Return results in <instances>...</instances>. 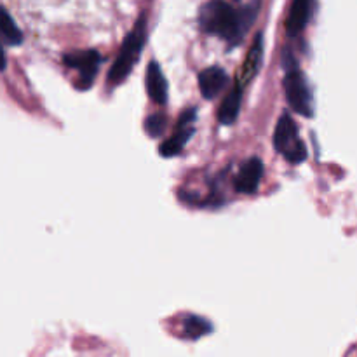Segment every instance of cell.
Returning a JSON list of instances; mask_svg holds the SVG:
<instances>
[{
    "mask_svg": "<svg viewBox=\"0 0 357 357\" xmlns=\"http://www.w3.org/2000/svg\"><path fill=\"white\" fill-rule=\"evenodd\" d=\"M0 35L6 45H20L23 42V31L3 6L0 7Z\"/></svg>",
    "mask_w": 357,
    "mask_h": 357,
    "instance_id": "cell-14",
    "label": "cell"
},
{
    "mask_svg": "<svg viewBox=\"0 0 357 357\" xmlns=\"http://www.w3.org/2000/svg\"><path fill=\"white\" fill-rule=\"evenodd\" d=\"M282 84H284L286 100L293 112L303 115V117H314L316 101H314L312 87H310L307 77L300 72L298 66L286 72Z\"/></svg>",
    "mask_w": 357,
    "mask_h": 357,
    "instance_id": "cell-4",
    "label": "cell"
},
{
    "mask_svg": "<svg viewBox=\"0 0 357 357\" xmlns=\"http://www.w3.org/2000/svg\"><path fill=\"white\" fill-rule=\"evenodd\" d=\"M314 3L309 0H296L289 7V14L286 17V33L289 37H296L300 31L305 28V24L309 23L310 14H312Z\"/></svg>",
    "mask_w": 357,
    "mask_h": 357,
    "instance_id": "cell-11",
    "label": "cell"
},
{
    "mask_svg": "<svg viewBox=\"0 0 357 357\" xmlns=\"http://www.w3.org/2000/svg\"><path fill=\"white\" fill-rule=\"evenodd\" d=\"M146 93L149 98L157 105H166L167 103V80L164 77L162 70H160L159 61L152 59L146 66Z\"/></svg>",
    "mask_w": 357,
    "mask_h": 357,
    "instance_id": "cell-10",
    "label": "cell"
},
{
    "mask_svg": "<svg viewBox=\"0 0 357 357\" xmlns=\"http://www.w3.org/2000/svg\"><path fill=\"white\" fill-rule=\"evenodd\" d=\"M195 119H197V108H187V110L180 115L176 129H174L173 135H171L166 142L160 143L159 146L160 155L162 157L180 155L181 150L185 149L188 139H190L192 135L195 132V128H194Z\"/></svg>",
    "mask_w": 357,
    "mask_h": 357,
    "instance_id": "cell-6",
    "label": "cell"
},
{
    "mask_svg": "<svg viewBox=\"0 0 357 357\" xmlns=\"http://www.w3.org/2000/svg\"><path fill=\"white\" fill-rule=\"evenodd\" d=\"M261 56H264V33L258 31V33L255 35L253 45H251L250 52H248L246 59H244L243 66H241L239 73H237V87L244 89V87L255 79V75H257L258 70H260Z\"/></svg>",
    "mask_w": 357,
    "mask_h": 357,
    "instance_id": "cell-8",
    "label": "cell"
},
{
    "mask_svg": "<svg viewBox=\"0 0 357 357\" xmlns=\"http://www.w3.org/2000/svg\"><path fill=\"white\" fill-rule=\"evenodd\" d=\"M230 77L220 66H209L199 73V89L206 100H215L229 86Z\"/></svg>",
    "mask_w": 357,
    "mask_h": 357,
    "instance_id": "cell-9",
    "label": "cell"
},
{
    "mask_svg": "<svg viewBox=\"0 0 357 357\" xmlns=\"http://www.w3.org/2000/svg\"><path fill=\"white\" fill-rule=\"evenodd\" d=\"M143 128H145L146 135L152 136V138H159V136H162L164 131H166V128H167L166 114H162V112L150 114L149 117L145 119V124H143Z\"/></svg>",
    "mask_w": 357,
    "mask_h": 357,
    "instance_id": "cell-15",
    "label": "cell"
},
{
    "mask_svg": "<svg viewBox=\"0 0 357 357\" xmlns=\"http://www.w3.org/2000/svg\"><path fill=\"white\" fill-rule=\"evenodd\" d=\"M264 162L260 157H251V159L244 160L239 167L236 180H234V187L239 194L253 195L257 194L258 187H260L261 176H264Z\"/></svg>",
    "mask_w": 357,
    "mask_h": 357,
    "instance_id": "cell-7",
    "label": "cell"
},
{
    "mask_svg": "<svg viewBox=\"0 0 357 357\" xmlns=\"http://www.w3.org/2000/svg\"><path fill=\"white\" fill-rule=\"evenodd\" d=\"M101 61V54L94 49H86V51H72L66 52L63 56V63H65L68 68L77 70L79 73V79L75 80V87L77 89H89L93 86L94 79L98 75V70H100Z\"/></svg>",
    "mask_w": 357,
    "mask_h": 357,
    "instance_id": "cell-5",
    "label": "cell"
},
{
    "mask_svg": "<svg viewBox=\"0 0 357 357\" xmlns=\"http://www.w3.org/2000/svg\"><path fill=\"white\" fill-rule=\"evenodd\" d=\"M146 42V16H142L136 20L132 30L126 35L124 42H122V47L119 51L117 58H115L114 65L108 70L107 75V84L110 87L119 86L124 79H128L129 73H131L132 66L138 61L139 54H142L143 47H145Z\"/></svg>",
    "mask_w": 357,
    "mask_h": 357,
    "instance_id": "cell-2",
    "label": "cell"
},
{
    "mask_svg": "<svg viewBox=\"0 0 357 357\" xmlns=\"http://www.w3.org/2000/svg\"><path fill=\"white\" fill-rule=\"evenodd\" d=\"M260 3H246L234 7L223 0H211L202 3L199 9V26L204 33L215 35L230 44V47L241 44L248 28L253 24Z\"/></svg>",
    "mask_w": 357,
    "mask_h": 357,
    "instance_id": "cell-1",
    "label": "cell"
},
{
    "mask_svg": "<svg viewBox=\"0 0 357 357\" xmlns=\"http://www.w3.org/2000/svg\"><path fill=\"white\" fill-rule=\"evenodd\" d=\"M213 331V324L201 316H185L181 321V337L187 340H199Z\"/></svg>",
    "mask_w": 357,
    "mask_h": 357,
    "instance_id": "cell-13",
    "label": "cell"
},
{
    "mask_svg": "<svg viewBox=\"0 0 357 357\" xmlns=\"http://www.w3.org/2000/svg\"><path fill=\"white\" fill-rule=\"evenodd\" d=\"M274 149L291 164L303 162L309 155L305 143L300 136L298 126H296V122L293 121L288 112L279 117L278 126H275Z\"/></svg>",
    "mask_w": 357,
    "mask_h": 357,
    "instance_id": "cell-3",
    "label": "cell"
},
{
    "mask_svg": "<svg viewBox=\"0 0 357 357\" xmlns=\"http://www.w3.org/2000/svg\"><path fill=\"white\" fill-rule=\"evenodd\" d=\"M241 103H243V89L236 86L223 100L218 112V121L223 126H232L237 121V117H239Z\"/></svg>",
    "mask_w": 357,
    "mask_h": 357,
    "instance_id": "cell-12",
    "label": "cell"
}]
</instances>
